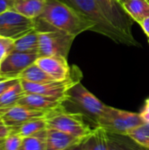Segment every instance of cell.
Wrapping results in <instances>:
<instances>
[{"label":"cell","instance_id":"6da1fadb","mask_svg":"<svg viewBox=\"0 0 149 150\" xmlns=\"http://www.w3.org/2000/svg\"><path fill=\"white\" fill-rule=\"evenodd\" d=\"M49 28L76 37L86 31H95L96 24L61 0H47L42 14L36 18Z\"/></svg>","mask_w":149,"mask_h":150},{"label":"cell","instance_id":"7a4b0ae2","mask_svg":"<svg viewBox=\"0 0 149 150\" xmlns=\"http://www.w3.org/2000/svg\"><path fill=\"white\" fill-rule=\"evenodd\" d=\"M67 4L70 5L90 20L96 24L95 33H100L118 44H125L127 46L141 45L137 40H133L126 35L118 30L106 18L102 9L96 0H61Z\"/></svg>","mask_w":149,"mask_h":150},{"label":"cell","instance_id":"3957f363","mask_svg":"<svg viewBox=\"0 0 149 150\" xmlns=\"http://www.w3.org/2000/svg\"><path fill=\"white\" fill-rule=\"evenodd\" d=\"M63 106L68 112L81 113L94 127H97L98 119L107 107L82 83H78L68 91Z\"/></svg>","mask_w":149,"mask_h":150},{"label":"cell","instance_id":"277c9868","mask_svg":"<svg viewBox=\"0 0 149 150\" xmlns=\"http://www.w3.org/2000/svg\"><path fill=\"white\" fill-rule=\"evenodd\" d=\"M35 29L39 33L40 56H62L68 59L75 36L59 30L49 28L38 19Z\"/></svg>","mask_w":149,"mask_h":150},{"label":"cell","instance_id":"5b68a950","mask_svg":"<svg viewBox=\"0 0 149 150\" xmlns=\"http://www.w3.org/2000/svg\"><path fill=\"white\" fill-rule=\"evenodd\" d=\"M46 119L47 128L58 130L77 137H87L94 130V127H91L90 124L81 113L68 112L63 105L58 109L50 111L46 115Z\"/></svg>","mask_w":149,"mask_h":150},{"label":"cell","instance_id":"8992f818","mask_svg":"<svg viewBox=\"0 0 149 150\" xmlns=\"http://www.w3.org/2000/svg\"><path fill=\"white\" fill-rule=\"evenodd\" d=\"M145 122L140 113L131 112L107 105L97 120V127H101L108 133L126 134L127 132Z\"/></svg>","mask_w":149,"mask_h":150},{"label":"cell","instance_id":"52a82bcc","mask_svg":"<svg viewBox=\"0 0 149 150\" xmlns=\"http://www.w3.org/2000/svg\"><path fill=\"white\" fill-rule=\"evenodd\" d=\"M83 78V73L81 69L74 65L72 66V71L69 76L64 80H54L47 83H35L24 80L21 81L22 87L25 93H33L44 96L66 98L68 91L78 83H81Z\"/></svg>","mask_w":149,"mask_h":150},{"label":"cell","instance_id":"ba28073f","mask_svg":"<svg viewBox=\"0 0 149 150\" xmlns=\"http://www.w3.org/2000/svg\"><path fill=\"white\" fill-rule=\"evenodd\" d=\"M34 28V19H30L13 9L0 14V37L15 40Z\"/></svg>","mask_w":149,"mask_h":150},{"label":"cell","instance_id":"9c48e42d","mask_svg":"<svg viewBox=\"0 0 149 150\" xmlns=\"http://www.w3.org/2000/svg\"><path fill=\"white\" fill-rule=\"evenodd\" d=\"M109 21L122 33L133 40H136L133 34L134 21L124 10L119 0H96Z\"/></svg>","mask_w":149,"mask_h":150},{"label":"cell","instance_id":"30bf717a","mask_svg":"<svg viewBox=\"0 0 149 150\" xmlns=\"http://www.w3.org/2000/svg\"><path fill=\"white\" fill-rule=\"evenodd\" d=\"M39 54L11 52L0 63L1 79L18 78V76L30 65L33 64L39 57Z\"/></svg>","mask_w":149,"mask_h":150},{"label":"cell","instance_id":"8fae6325","mask_svg":"<svg viewBox=\"0 0 149 150\" xmlns=\"http://www.w3.org/2000/svg\"><path fill=\"white\" fill-rule=\"evenodd\" d=\"M48 112L32 109L21 105H16L7 109L0 110V119L7 127H14L28 120L45 117Z\"/></svg>","mask_w":149,"mask_h":150},{"label":"cell","instance_id":"7c38bea8","mask_svg":"<svg viewBox=\"0 0 149 150\" xmlns=\"http://www.w3.org/2000/svg\"><path fill=\"white\" fill-rule=\"evenodd\" d=\"M35 63L54 80H64L69 76L72 67L62 56H39Z\"/></svg>","mask_w":149,"mask_h":150},{"label":"cell","instance_id":"4fadbf2b","mask_svg":"<svg viewBox=\"0 0 149 150\" xmlns=\"http://www.w3.org/2000/svg\"><path fill=\"white\" fill-rule=\"evenodd\" d=\"M65 99L66 98H57L33 93H25L18 100V105H21L39 111L50 112L61 107Z\"/></svg>","mask_w":149,"mask_h":150},{"label":"cell","instance_id":"5bb4252c","mask_svg":"<svg viewBox=\"0 0 149 150\" xmlns=\"http://www.w3.org/2000/svg\"><path fill=\"white\" fill-rule=\"evenodd\" d=\"M85 138L47 128L46 150H67L72 146L82 142Z\"/></svg>","mask_w":149,"mask_h":150},{"label":"cell","instance_id":"9a60e30c","mask_svg":"<svg viewBox=\"0 0 149 150\" xmlns=\"http://www.w3.org/2000/svg\"><path fill=\"white\" fill-rule=\"evenodd\" d=\"M47 0H14L13 10L21 15L36 19L43 12Z\"/></svg>","mask_w":149,"mask_h":150},{"label":"cell","instance_id":"2e32d148","mask_svg":"<svg viewBox=\"0 0 149 150\" xmlns=\"http://www.w3.org/2000/svg\"><path fill=\"white\" fill-rule=\"evenodd\" d=\"M83 150H108V134L101 127H94L93 132L82 142Z\"/></svg>","mask_w":149,"mask_h":150},{"label":"cell","instance_id":"e0dca14e","mask_svg":"<svg viewBox=\"0 0 149 150\" xmlns=\"http://www.w3.org/2000/svg\"><path fill=\"white\" fill-rule=\"evenodd\" d=\"M122 5L126 13L139 25L149 17V0H128Z\"/></svg>","mask_w":149,"mask_h":150},{"label":"cell","instance_id":"ac0fdd59","mask_svg":"<svg viewBox=\"0 0 149 150\" xmlns=\"http://www.w3.org/2000/svg\"><path fill=\"white\" fill-rule=\"evenodd\" d=\"M14 51L39 54V33L34 28L14 40ZM40 55V54H39Z\"/></svg>","mask_w":149,"mask_h":150},{"label":"cell","instance_id":"d6986e66","mask_svg":"<svg viewBox=\"0 0 149 150\" xmlns=\"http://www.w3.org/2000/svg\"><path fill=\"white\" fill-rule=\"evenodd\" d=\"M11 132L18 134L22 138H26L29 136H32L33 134H36L37 133L47 129V119L46 116L42 118H37L31 120H28L19 126L10 127Z\"/></svg>","mask_w":149,"mask_h":150},{"label":"cell","instance_id":"ffe728a7","mask_svg":"<svg viewBox=\"0 0 149 150\" xmlns=\"http://www.w3.org/2000/svg\"><path fill=\"white\" fill-rule=\"evenodd\" d=\"M108 150H148L135 142L127 134L108 133Z\"/></svg>","mask_w":149,"mask_h":150},{"label":"cell","instance_id":"44dd1931","mask_svg":"<svg viewBox=\"0 0 149 150\" xmlns=\"http://www.w3.org/2000/svg\"><path fill=\"white\" fill-rule=\"evenodd\" d=\"M20 79L6 90L0 97V110L7 109L18 105V100L25 95Z\"/></svg>","mask_w":149,"mask_h":150},{"label":"cell","instance_id":"7402d4cb","mask_svg":"<svg viewBox=\"0 0 149 150\" xmlns=\"http://www.w3.org/2000/svg\"><path fill=\"white\" fill-rule=\"evenodd\" d=\"M18 79L24 80L30 83H47L51 81H54L48 74H47L41 68H40L35 62L26 68L19 76Z\"/></svg>","mask_w":149,"mask_h":150},{"label":"cell","instance_id":"603a6c76","mask_svg":"<svg viewBox=\"0 0 149 150\" xmlns=\"http://www.w3.org/2000/svg\"><path fill=\"white\" fill-rule=\"evenodd\" d=\"M47 129L36 134L23 138L22 145L19 150H46Z\"/></svg>","mask_w":149,"mask_h":150},{"label":"cell","instance_id":"cb8c5ba5","mask_svg":"<svg viewBox=\"0 0 149 150\" xmlns=\"http://www.w3.org/2000/svg\"><path fill=\"white\" fill-rule=\"evenodd\" d=\"M126 134L139 145L149 150V123H144L129 130Z\"/></svg>","mask_w":149,"mask_h":150},{"label":"cell","instance_id":"d4e9b609","mask_svg":"<svg viewBox=\"0 0 149 150\" xmlns=\"http://www.w3.org/2000/svg\"><path fill=\"white\" fill-rule=\"evenodd\" d=\"M23 138L17 134L10 132V134L3 141L4 150H19L22 145Z\"/></svg>","mask_w":149,"mask_h":150},{"label":"cell","instance_id":"484cf974","mask_svg":"<svg viewBox=\"0 0 149 150\" xmlns=\"http://www.w3.org/2000/svg\"><path fill=\"white\" fill-rule=\"evenodd\" d=\"M14 51V40L0 37V63Z\"/></svg>","mask_w":149,"mask_h":150},{"label":"cell","instance_id":"4316f807","mask_svg":"<svg viewBox=\"0 0 149 150\" xmlns=\"http://www.w3.org/2000/svg\"><path fill=\"white\" fill-rule=\"evenodd\" d=\"M19 79L18 78H9V79H1L0 80V97L4 92L8 90L11 86L16 83Z\"/></svg>","mask_w":149,"mask_h":150},{"label":"cell","instance_id":"83f0119b","mask_svg":"<svg viewBox=\"0 0 149 150\" xmlns=\"http://www.w3.org/2000/svg\"><path fill=\"white\" fill-rule=\"evenodd\" d=\"M140 116L145 123H149V98L145 100L144 105L140 112Z\"/></svg>","mask_w":149,"mask_h":150},{"label":"cell","instance_id":"f1b7e54d","mask_svg":"<svg viewBox=\"0 0 149 150\" xmlns=\"http://www.w3.org/2000/svg\"><path fill=\"white\" fill-rule=\"evenodd\" d=\"M14 0H0V14L13 9Z\"/></svg>","mask_w":149,"mask_h":150},{"label":"cell","instance_id":"f546056e","mask_svg":"<svg viewBox=\"0 0 149 150\" xmlns=\"http://www.w3.org/2000/svg\"><path fill=\"white\" fill-rule=\"evenodd\" d=\"M11 132V129L9 127H7L5 124H4L2 121H0V141L4 140Z\"/></svg>","mask_w":149,"mask_h":150},{"label":"cell","instance_id":"4dcf8cb0","mask_svg":"<svg viewBox=\"0 0 149 150\" xmlns=\"http://www.w3.org/2000/svg\"><path fill=\"white\" fill-rule=\"evenodd\" d=\"M140 25L141 26L143 32H144L145 34L148 36V38L149 40V17H147L146 18H144V19L141 22Z\"/></svg>","mask_w":149,"mask_h":150},{"label":"cell","instance_id":"1f68e13d","mask_svg":"<svg viewBox=\"0 0 149 150\" xmlns=\"http://www.w3.org/2000/svg\"><path fill=\"white\" fill-rule=\"evenodd\" d=\"M82 142L78 143V144H76L74 146H72L71 148L68 149L67 150H83V147H82Z\"/></svg>","mask_w":149,"mask_h":150},{"label":"cell","instance_id":"d6a6232c","mask_svg":"<svg viewBox=\"0 0 149 150\" xmlns=\"http://www.w3.org/2000/svg\"><path fill=\"white\" fill-rule=\"evenodd\" d=\"M126 1H128V0H119V2H120L121 4H124V3L126 2Z\"/></svg>","mask_w":149,"mask_h":150},{"label":"cell","instance_id":"836d02e7","mask_svg":"<svg viewBox=\"0 0 149 150\" xmlns=\"http://www.w3.org/2000/svg\"><path fill=\"white\" fill-rule=\"evenodd\" d=\"M3 141H4V140H2V141H0V146H1L2 144H3Z\"/></svg>","mask_w":149,"mask_h":150},{"label":"cell","instance_id":"e575fe53","mask_svg":"<svg viewBox=\"0 0 149 150\" xmlns=\"http://www.w3.org/2000/svg\"><path fill=\"white\" fill-rule=\"evenodd\" d=\"M2 145H3V144H2ZM2 145L0 146V150H4L3 149V147H2Z\"/></svg>","mask_w":149,"mask_h":150},{"label":"cell","instance_id":"d590c367","mask_svg":"<svg viewBox=\"0 0 149 150\" xmlns=\"http://www.w3.org/2000/svg\"><path fill=\"white\" fill-rule=\"evenodd\" d=\"M0 121H1V119H0Z\"/></svg>","mask_w":149,"mask_h":150},{"label":"cell","instance_id":"8d00e7d4","mask_svg":"<svg viewBox=\"0 0 149 150\" xmlns=\"http://www.w3.org/2000/svg\"><path fill=\"white\" fill-rule=\"evenodd\" d=\"M0 79H1V77H0Z\"/></svg>","mask_w":149,"mask_h":150}]
</instances>
